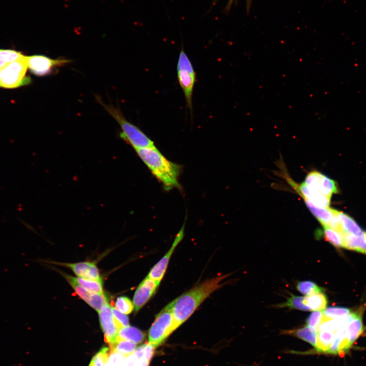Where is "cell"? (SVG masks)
I'll return each mask as SVG.
<instances>
[{
    "instance_id": "6da1fadb",
    "label": "cell",
    "mask_w": 366,
    "mask_h": 366,
    "mask_svg": "<svg viewBox=\"0 0 366 366\" xmlns=\"http://www.w3.org/2000/svg\"><path fill=\"white\" fill-rule=\"evenodd\" d=\"M227 275L207 280L184 293L171 302L174 318L179 326L195 311L212 292L223 284L220 282Z\"/></svg>"
},
{
    "instance_id": "7a4b0ae2",
    "label": "cell",
    "mask_w": 366,
    "mask_h": 366,
    "mask_svg": "<svg viewBox=\"0 0 366 366\" xmlns=\"http://www.w3.org/2000/svg\"><path fill=\"white\" fill-rule=\"evenodd\" d=\"M135 150L152 173L162 183L165 190L179 188V165L167 160L155 146Z\"/></svg>"
},
{
    "instance_id": "3957f363",
    "label": "cell",
    "mask_w": 366,
    "mask_h": 366,
    "mask_svg": "<svg viewBox=\"0 0 366 366\" xmlns=\"http://www.w3.org/2000/svg\"><path fill=\"white\" fill-rule=\"evenodd\" d=\"M98 101L120 126L121 129L120 138L129 143L135 150L155 146L154 142L139 128L126 119L118 108L112 105L105 104L101 100H98Z\"/></svg>"
},
{
    "instance_id": "277c9868",
    "label": "cell",
    "mask_w": 366,
    "mask_h": 366,
    "mask_svg": "<svg viewBox=\"0 0 366 366\" xmlns=\"http://www.w3.org/2000/svg\"><path fill=\"white\" fill-rule=\"evenodd\" d=\"M178 327L174 318L170 302L156 317L148 331V343L155 347L159 346Z\"/></svg>"
},
{
    "instance_id": "5b68a950",
    "label": "cell",
    "mask_w": 366,
    "mask_h": 366,
    "mask_svg": "<svg viewBox=\"0 0 366 366\" xmlns=\"http://www.w3.org/2000/svg\"><path fill=\"white\" fill-rule=\"evenodd\" d=\"M28 68L26 56L8 63L1 68L0 85L6 88H14L27 85L32 82L31 78L26 76Z\"/></svg>"
},
{
    "instance_id": "8992f818",
    "label": "cell",
    "mask_w": 366,
    "mask_h": 366,
    "mask_svg": "<svg viewBox=\"0 0 366 366\" xmlns=\"http://www.w3.org/2000/svg\"><path fill=\"white\" fill-rule=\"evenodd\" d=\"M178 82L185 97L187 107L192 113V95L196 80V74L193 65L184 50L179 53L177 64Z\"/></svg>"
},
{
    "instance_id": "52a82bcc",
    "label": "cell",
    "mask_w": 366,
    "mask_h": 366,
    "mask_svg": "<svg viewBox=\"0 0 366 366\" xmlns=\"http://www.w3.org/2000/svg\"><path fill=\"white\" fill-rule=\"evenodd\" d=\"M28 68L34 75L44 76L53 72L58 67L64 66L70 62L64 58L53 59L42 55H34L26 56Z\"/></svg>"
},
{
    "instance_id": "ba28073f",
    "label": "cell",
    "mask_w": 366,
    "mask_h": 366,
    "mask_svg": "<svg viewBox=\"0 0 366 366\" xmlns=\"http://www.w3.org/2000/svg\"><path fill=\"white\" fill-rule=\"evenodd\" d=\"M98 313L105 340L109 345H112L115 342L119 331L112 314V308L108 303L103 307Z\"/></svg>"
},
{
    "instance_id": "9c48e42d",
    "label": "cell",
    "mask_w": 366,
    "mask_h": 366,
    "mask_svg": "<svg viewBox=\"0 0 366 366\" xmlns=\"http://www.w3.org/2000/svg\"><path fill=\"white\" fill-rule=\"evenodd\" d=\"M302 199L310 211L322 226L340 232V224L337 216L338 210L329 207H318L308 199L304 198Z\"/></svg>"
},
{
    "instance_id": "30bf717a",
    "label": "cell",
    "mask_w": 366,
    "mask_h": 366,
    "mask_svg": "<svg viewBox=\"0 0 366 366\" xmlns=\"http://www.w3.org/2000/svg\"><path fill=\"white\" fill-rule=\"evenodd\" d=\"M159 284V282L155 281L147 276L141 282L136 290L133 297L135 313L149 300Z\"/></svg>"
},
{
    "instance_id": "8fae6325",
    "label": "cell",
    "mask_w": 366,
    "mask_h": 366,
    "mask_svg": "<svg viewBox=\"0 0 366 366\" xmlns=\"http://www.w3.org/2000/svg\"><path fill=\"white\" fill-rule=\"evenodd\" d=\"M184 226L176 236L169 250L151 268L147 276L149 278L155 281L160 282L166 272L168 263L174 250L184 237Z\"/></svg>"
},
{
    "instance_id": "7c38bea8",
    "label": "cell",
    "mask_w": 366,
    "mask_h": 366,
    "mask_svg": "<svg viewBox=\"0 0 366 366\" xmlns=\"http://www.w3.org/2000/svg\"><path fill=\"white\" fill-rule=\"evenodd\" d=\"M72 287L76 294L89 306L94 309L97 312L109 303L108 300L105 294L103 293H97L92 292L83 288L75 283L68 281Z\"/></svg>"
},
{
    "instance_id": "4fadbf2b",
    "label": "cell",
    "mask_w": 366,
    "mask_h": 366,
    "mask_svg": "<svg viewBox=\"0 0 366 366\" xmlns=\"http://www.w3.org/2000/svg\"><path fill=\"white\" fill-rule=\"evenodd\" d=\"M53 263L69 268L78 277L89 280H97L101 279L98 267L93 262Z\"/></svg>"
},
{
    "instance_id": "5bb4252c",
    "label": "cell",
    "mask_w": 366,
    "mask_h": 366,
    "mask_svg": "<svg viewBox=\"0 0 366 366\" xmlns=\"http://www.w3.org/2000/svg\"><path fill=\"white\" fill-rule=\"evenodd\" d=\"M289 183L302 198L308 199L316 206L321 208L329 207L330 198L319 192L309 189L304 182L297 185L294 182L290 180Z\"/></svg>"
},
{
    "instance_id": "9a60e30c",
    "label": "cell",
    "mask_w": 366,
    "mask_h": 366,
    "mask_svg": "<svg viewBox=\"0 0 366 366\" xmlns=\"http://www.w3.org/2000/svg\"><path fill=\"white\" fill-rule=\"evenodd\" d=\"M337 216L340 224V232L344 234L363 236L366 232L363 230L355 221L343 212L338 211Z\"/></svg>"
},
{
    "instance_id": "2e32d148",
    "label": "cell",
    "mask_w": 366,
    "mask_h": 366,
    "mask_svg": "<svg viewBox=\"0 0 366 366\" xmlns=\"http://www.w3.org/2000/svg\"><path fill=\"white\" fill-rule=\"evenodd\" d=\"M282 334L296 337L309 343L314 348L316 346L317 329L310 327L307 325L295 329L283 330Z\"/></svg>"
},
{
    "instance_id": "e0dca14e",
    "label": "cell",
    "mask_w": 366,
    "mask_h": 366,
    "mask_svg": "<svg viewBox=\"0 0 366 366\" xmlns=\"http://www.w3.org/2000/svg\"><path fill=\"white\" fill-rule=\"evenodd\" d=\"M343 248L366 254V234L356 236L343 233Z\"/></svg>"
},
{
    "instance_id": "ac0fdd59",
    "label": "cell",
    "mask_w": 366,
    "mask_h": 366,
    "mask_svg": "<svg viewBox=\"0 0 366 366\" xmlns=\"http://www.w3.org/2000/svg\"><path fill=\"white\" fill-rule=\"evenodd\" d=\"M63 275L67 281H72L89 291L103 293L101 279L89 280L80 277H74L65 273Z\"/></svg>"
},
{
    "instance_id": "d6986e66",
    "label": "cell",
    "mask_w": 366,
    "mask_h": 366,
    "mask_svg": "<svg viewBox=\"0 0 366 366\" xmlns=\"http://www.w3.org/2000/svg\"><path fill=\"white\" fill-rule=\"evenodd\" d=\"M302 303L310 311H316L324 309L328 304V300L324 293L319 292L303 297Z\"/></svg>"
},
{
    "instance_id": "ffe728a7",
    "label": "cell",
    "mask_w": 366,
    "mask_h": 366,
    "mask_svg": "<svg viewBox=\"0 0 366 366\" xmlns=\"http://www.w3.org/2000/svg\"><path fill=\"white\" fill-rule=\"evenodd\" d=\"M118 337L138 344L143 340L144 334L140 329L129 325L122 327L119 330Z\"/></svg>"
},
{
    "instance_id": "44dd1931",
    "label": "cell",
    "mask_w": 366,
    "mask_h": 366,
    "mask_svg": "<svg viewBox=\"0 0 366 366\" xmlns=\"http://www.w3.org/2000/svg\"><path fill=\"white\" fill-rule=\"evenodd\" d=\"M136 343L120 338L118 336L115 342L110 345V350H114L125 356L133 353L136 349Z\"/></svg>"
},
{
    "instance_id": "7402d4cb",
    "label": "cell",
    "mask_w": 366,
    "mask_h": 366,
    "mask_svg": "<svg viewBox=\"0 0 366 366\" xmlns=\"http://www.w3.org/2000/svg\"><path fill=\"white\" fill-rule=\"evenodd\" d=\"M338 191L337 182L323 174L320 181L319 192L330 198L333 194H337Z\"/></svg>"
},
{
    "instance_id": "603a6c76",
    "label": "cell",
    "mask_w": 366,
    "mask_h": 366,
    "mask_svg": "<svg viewBox=\"0 0 366 366\" xmlns=\"http://www.w3.org/2000/svg\"><path fill=\"white\" fill-rule=\"evenodd\" d=\"M323 234L325 240L336 248H343V233L323 226Z\"/></svg>"
},
{
    "instance_id": "cb8c5ba5",
    "label": "cell",
    "mask_w": 366,
    "mask_h": 366,
    "mask_svg": "<svg viewBox=\"0 0 366 366\" xmlns=\"http://www.w3.org/2000/svg\"><path fill=\"white\" fill-rule=\"evenodd\" d=\"M303 298L302 296L290 294V296L288 298L285 302L278 304L277 307L279 308L288 307L290 309L309 311H310L309 309L302 303Z\"/></svg>"
},
{
    "instance_id": "d4e9b609",
    "label": "cell",
    "mask_w": 366,
    "mask_h": 366,
    "mask_svg": "<svg viewBox=\"0 0 366 366\" xmlns=\"http://www.w3.org/2000/svg\"><path fill=\"white\" fill-rule=\"evenodd\" d=\"M296 289L301 293L306 295L322 292L324 290L321 287L311 281L298 282L296 285Z\"/></svg>"
},
{
    "instance_id": "484cf974",
    "label": "cell",
    "mask_w": 366,
    "mask_h": 366,
    "mask_svg": "<svg viewBox=\"0 0 366 366\" xmlns=\"http://www.w3.org/2000/svg\"><path fill=\"white\" fill-rule=\"evenodd\" d=\"M323 313L325 319H336L347 316L351 313V311L344 307H330L326 308Z\"/></svg>"
},
{
    "instance_id": "4316f807",
    "label": "cell",
    "mask_w": 366,
    "mask_h": 366,
    "mask_svg": "<svg viewBox=\"0 0 366 366\" xmlns=\"http://www.w3.org/2000/svg\"><path fill=\"white\" fill-rule=\"evenodd\" d=\"M22 55L20 52L14 50L0 49V68H2L8 63L18 59Z\"/></svg>"
},
{
    "instance_id": "83f0119b",
    "label": "cell",
    "mask_w": 366,
    "mask_h": 366,
    "mask_svg": "<svg viewBox=\"0 0 366 366\" xmlns=\"http://www.w3.org/2000/svg\"><path fill=\"white\" fill-rule=\"evenodd\" d=\"M323 174L317 171H312L307 175L304 184L310 190L319 192L321 178Z\"/></svg>"
},
{
    "instance_id": "f1b7e54d",
    "label": "cell",
    "mask_w": 366,
    "mask_h": 366,
    "mask_svg": "<svg viewBox=\"0 0 366 366\" xmlns=\"http://www.w3.org/2000/svg\"><path fill=\"white\" fill-rule=\"evenodd\" d=\"M115 308L125 314L131 313L134 309L133 302L125 296H120L117 298L115 303Z\"/></svg>"
},
{
    "instance_id": "f546056e",
    "label": "cell",
    "mask_w": 366,
    "mask_h": 366,
    "mask_svg": "<svg viewBox=\"0 0 366 366\" xmlns=\"http://www.w3.org/2000/svg\"><path fill=\"white\" fill-rule=\"evenodd\" d=\"M324 319L323 312L316 311L310 314L306 320V325L317 329Z\"/></svg>"
},
{
    "instance_id": "4dcf8cb0",
    "label": "cell",
    "mask_w": 366,
    "mask_h": 366,
    "mask_svg": "<svg viewBox=\"0 0 366 366\" xmlns=\"http://www.w3.org/2000/svg\"><path fill=\"white\" fill-rule=\"evenodd\" d=\"M112 312L119 330L122 327L129 326V318L126 314L120 312L115 308H112Z\"/></svg>"
},
{
    "instance_id": "1f68e13d",
    "label": "cell",
    "mask_w": 366,
    "mask_h": 366,
    "mask_svg": "<svg viewBox=\"0 0 366 366\" xmlns=\"http://www.w3.org/2000/svg\"><path fill=\"white\" fill-rule=\"evenodd\" d=\"M108 358V366H121L126 356L114 350H110Z\"/></svg>"
},
{
    "instance_id": "d6a6232c",
    "label": "cell",
    "mask_w": 366,
    "mask_h": 366,
    "mask_svg": "<svg viewBox=\"0 0 366 366\" xmlns=\"http://www.w3.org/2000/svg\"><path fill=\"white\" fill-rule=\"evenodd\" d=\"M109 349L107 347L102 348L92 359L94 366H103L105 361L108 358Z\"/></svg>"
},
{
    "instance_id": "836d02e7",
    "label": "cell",
    "mask_w": 366,
    "mask_h": 366,
    "mask_svg": "<svg viewBox=\"0 0 366 366\" xmlns=\"http://www.w3.org/2000/svg\"><path fill=\"white\" fill-rule=\"evenodd\" d=\"M149 362L150 361L148 360L145 358H143L140 359L136 366H148Z\"/></svg>"
},
{
    "instance_id": "e575fe53",
    "label": "cell",
    "mask_w": 366,
    "mask_h": 366,
    "mask_svg": "<svg viewBox=\"0 0 366 366\" xmlns=\"http://www.w3.org/2000/svg\"><path fill=\"white\" fill-rule=\"evenodd\" d=\"M88 366H94V362L92 360Z\"/></svg>"
},
{
    "instance_id": "d590c367",
    "label": "cell",
    "mask_w": 366,
    "mask_h": 366,
    "mask_svg": "<svg viewBox=\"0 0 366 366\" xmlns=\"http://www.w3.org/2000/svg\"><path fill=\"white\" fill-rule=\"evenodd\" d=\"M107 361H108V359L105 361L103 366H108Z\"/></svg>"
},
{
    "instance_id": "8d00e7d4",
    "label": "cell",
    "mask_w": 366,
    "mask_h": 366,
    "mask_svg": "<svg viewBox=\"0 0 366 366\" xmlns=\"http://www.w3.org/2000/svg\"><path fill=\"white\" fill-rule=\"evenodd\" d=\"M1 68H0V77H1Z\"/></svg>"
},
{
    "instance_id": "74e56055",
    "label": "cell",
    "mask_w": 366,
    "mask_h": 366,
    "mask_svg": "<svg viewBox=\"0 0 366 366\" xmlns=\"http://www.w3.org/2000/svg\"><path fill=\"white\" fill-rule=\"evenodd\" d=\"M0 86H1V85H0Z\"/></svg>"
}]
</instances>
